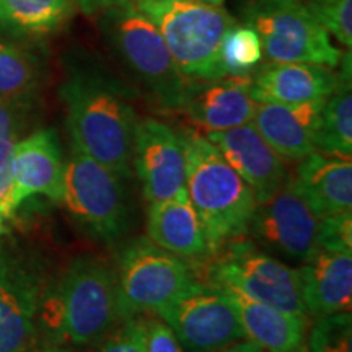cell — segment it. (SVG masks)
<instances>
[{"label":"cell","mask_w":352,"mask_h":352,"mask_svg":"<svg viewBox=\"0 0 352 352\" xmlns=\"http://www.w3.org/2000/svg\"><path fill=\"white\" fill-rule=\"evenodd\" d=\"M122 321L116 267L104 259L78 256L44 287L38 338L44 344H98Z\"/></svg>","instance_id":"obj_1"},{"label":"cell","mask_w":352,"mask_h":352,"mask_svg":"<svg viewBox=\"0 0 352 352\" xmlns=\"http://www.w3.org/2000/svg\"><path fill=\"white\" fill-rule=\"evenodd\" d=\"M60 98L72 144L122 179L129 178L138 118L124 90L100 74L77 72L60 87Z\"/></svg>","instance_id":"obj_2"},{"label":"cell","mask_w":352,"mask_h":352,"mask_svg":"<svg viewBox=\"0 0 352 352\" xmlns=\"http://www.w3.org/2000/svg\"><path fill=\"white\" fill-rule=\"evenodd\" d=\"M184 152V178L192 209L204 228L209 253L245 239L256 208L253 189L199 132H178Z\"/></svg>","instance_id":"obj_3"},{"label":"cell","mask_w":352,"mask_h":352,"mask_svg":"<svg viewBox=\"0 0 352 352\" xmlns=\"http://www.w3.org/2000/svg\"><path fill=\"white\" fill-rule=\"evenodd\" d=\"M135 7L157 26L186 80L227 77L222 43L235 20L223 8L195 0H138Z\"/></svg>","instance_id":"obj_4"},{"label":"cell","mask_w":352,"mask_h":352,"mask_svg":"<svg viewBox=\"0 0 352 352\" xmlns=\"http://www.w3.org/2000/svg\"><path fill=\"white\" fill-rule=\"evenodd\" d=\"M101 28L114 51L162 107L183 108L189 82L176 67L157 26L135 3L103 12Z\"/></svg>","instance_id":"obj_5"},{"label":"cell","mask_w":352,"mask_h":352,"mask_svg":"<svg viewBox=\"0 0 352 352\" xmlns=\"http://www.w3.org/2000/svg\"><path fill=\"white\" fill-rule=\"evenodd\" d=\"M245 19L261 39L272 63L314 64L338 67L342 52L331 43L307 0H254Z\"/></svg>","instance_id":"obj_6"},{"label":"cell","mask_w":352,"mask_h":352,"mask_svg":"<svg viewBox=\"0 0 352 352\" xmlns=\"http://www.w3.org/2000/svg\"><path fill=\"white\" fill-rule=\"evenodd\" d=\"M63 204L85 230L113 245L131 227L129 202L122 178L72 144L65 162Z\"/></svg>","instance_id":"obj_7"},{"label":"cell","mask_w":352,"mask_h":352,"mask_svg":"<svg viewBox=\"0 0 352 352\" xmlns=\"http://www.w3.org/2000/svg\"><path fill=\"white\" fill-rule=\"evenodd\" d=\"M220 250L223 253L210 264L209 285L235 290L297 318L308 320L297 270L270 253L258 252L253 243L243 239Z\"/></svg>","instance_id":"obj_8"},{"label":"cell","mask_w":352,"mask_h":352,"mask_svg":"<svg viewBox=\"0 0 352 352\" xmlns=\"http://www.w3.org/2000/svg\"><path fill=\"white\" fill-rule=\"evenodd\" d=\"M116 277L122 320L157 311L197 283L183 258L148 239L124 246L118 259Z\"/></svg>","instance_id":"obj_9"},{"label":"cell","mask_w":352,"mask_h":352,"mask_svg":"<svg viewBox=\"0 0 352 352\" xmlns=\"http://www.w3.org/2000/svg\"><path fill=\"white\" fill-rule=\"evenodd\" d=\"M178 338L184 352H212L246 340L227 294L196 283L155 311Z\"/></svg>","instance_id":"obj_10"},{"label":"cell","mask_w":352,"mask_h":352,"mask_svg":"<svg viewBox=\"0 0 352 352\" xmlns=\"http://www.w3.org/2000/svg\"><path fill=\"white\" fill-rule=\"evenodd\" d=\"M320 219L298 191L294 176L276 192L256 202L248 232L253 240L276 256L303 263L316 250Z\"/></svg>","instance_id":"obj_11"},{"label":"cell","mask_w":352,"mask_h":352,"mask_svg":"<svg viewBox=\"0 0 352 352\" xmlns=\"http://www.w3.org/2000/svg\"><path fill=\"white\" fill-rule=\"evenodd\" d=\"M43 267L26 254L0 250V352L39 346L38 310L46 287Z\"/></svg>","instance_id":"obj_12"},{"label":"cell","mask_w":352,"mask_h":352,"mask_svg":"<svg viewBox=\"0 0 352 352\" xmlns=\"http://www.w3.org/2000/svg\"><path fill=\"white\" fill-rule=\"evenodd\" d=\"M64 183L65 162L54 129L44 127L19 139L10 162V189L0 217H12L25 201L38 195L63 202Z\"/></svg>","instance_id":"obj_13"},{"label":"cell","mask_w":352,"mask_h":352,"mask_svg":"<svg viewBox=\"0 0 352 352\" xmlns=\"http://www.w3.org/2000/svg\"><path fill=\"white\" fill-rule=\"evenodd\" d=\"M132 165L145 201L188 196L183 144L178 132L170 126L152 118L138 121L132 142Z\"/></svg>","instance_id":"obj_14"},{"label":"cell","mask_w":352,"mask_h":352,"mask_svg":"<svg viewBox=\"0 0 352 352\" xmlns=\"http://www.w3.org/2000/svg\"><path fill=\"white\" fill-rule=\"evenodd\" d=\"M206 138L253 189L256 202L267 199L287 179L284 160L261 138L253 122L226 131L206 132Z\"/></svg>","instance_id":"obj_15"},{"label":"cell","mask_w":352,"mask_h":352,"mask_svg":"<svg viewBox=\"0 0 352 352\" xmlns=\"http://www.w3.org/2000/svg\"><path fill=\"white\" fill-rule=\"evenodd\" d=\"M250 87L252 76L192 82L182 109L206 132L232 129L253 120L258 101L250 94Z\"/></svg>","instance_id":"obj_16"},{"label":"cell","mask_w":352,"mask_h":352,"mask_svg":"<svg viewBox=\"0 0 352 352\" xmlns=\"http://www.w3.org/2000/svg\"><path fill=\"white\" fill-rule=\"evenodd\" d=\"M297 272L308 315L351 311L352 253L316 248Z\"/></svg>","instance_id":"obj_17"},{"label":"cell","mask_w":352,"mask_h":352,"mask_svg":"<svg viewBox=\"0 0 352 352\" xmlns=\"http://www.w3.org/2000/svg\"><path fill=\"white\" fill-rule=\"evenodd\" d=\"M324 100L302 104L258 103L253 126L280 158L302 160L315 152V132Z\"/></svg>","instance_id":"obj_18"},{"label":"cell","mask_w":352,"mask_h":352,"mask_svg":"<svg viewBox=\"0 0 352 352\" xmlns=\"http://www.w3.org/2000/svg\"><path fill=\"white\" fill-rule=\"evenodd\" d=\"M338 82L340 76L323 65L271 63L252 76L250 94L258 103L302 104L328 98Z\"/></svg>","instance_id":"obj_19"},{"label":"cell","mask_w":352,"mask_h":352,"mask_svg":"<svg viewBox=\"0 0 352 352\" xmlns=\"http://www.w3.org/2000/svg\"><path fill=\"white\" fill-rule=\"evenodd\" d=\"M296 184L318 219L352 210V162L311 152L297 166Z\"/></svg>","instance_id":"obj_20"},{"label":"cell","mask_w":352,"mask_h":352,"mask_svg":"<svg viewBox=\"0 0 352 352\" xmlns=\"http://www.w3.org/2000/svg\"><path fill=\"white\" fill-rule=\"evenodd\" d=\"M223 292L239 316L246 340L258 344L264 352H300L308 320L297 318L235 290Z\"/></svg>","instance_id":"obj_21"},{"label":"cell","mask_w":352,"mask_h":352,"mask_svg":"<svg viewBox=\"0 0 352 352\" xmlns=\"http://www.w3.org/2000/svg\"><path fill=\"white\" fill-rule=\"evenodd\" d=\"M147 235L152 243L179 258H199L209 253L204 228L188 196L151 202Z\"/></svg>","instance_id":"obj_22"},{"label":"cell","mask_w":352,"mask_h":352,"mask_svg":"<svg viewBox=\"0 0 352 352\" xmlns=\"http://www.w3.org/2000/svg\"><path fill=\"white\" fill-rule=\"evenodd\" d=\"M74 12V0H0V32L46 36L63 28Z\"/></svg>","instance_id":"obj_23"},{"label":"cell","mask_w":352,"mask_h":352,"mask_svg":"<svg viewBox=\"0 0 352 352\" xmlns=\"http://www.w3.org/2000/svg\"><path fill=\"white\" fill-rule=\"evenodd\" d=\"M315 148L336 158H351L352 153V94L351 78L340 76L333 94L324 100L315 132Z\"/></svg>","instance_id":"obj_24"},{"label":"cell","mask_w":352,"mask_h":352,"mask_svg":"<svg viewBox=\"0 0 352 352\" xmlns=\"http://www.w3.org/2000/svg\"><path fill=\"white\" fill-rule=\"evenodd\" d=\"M41 83V65L32 52L0 38V103L25 107Z\"/></svg>","instance_id":"obj_25"},{"label":"cell","mask_w":352,"mask_h":352,"mask_svg":"<svg viewBox=\"0 0 352 352\" xmlns=\"http://www.w3.org/2000/svg\"><path fill=\"white\" fill-rule=\"evenodd\" d=\"M263 46L258 33L250 26L233 25L222 43V63L228 77H248L261 60Z\"/></svg>","instance_id":"obj_26"},{"label":"cell","mask_w":352,"mask_h":352,"mask_svg":"<svg viewBox=\"0 0 352 352\" xmlns=\"http://www.w3.org/2000/svg\"><path fill=\"white\" fill-rule=\"evenodd\" d=\"M310 352H352L351 311L316 316L308 334Z\"/></svg>","instance_id":"obj_27"},{"label":"cell","mask_w":352,"mask_h":352,"mask_svg":"<svg viewBox=\"0 0 352 352\" xmlns=\"http://www.w3.org/2000/svg\"><path fill=\"white\" fill-rule=\"evenodd\" d=\"M307 3L324 30L351 50L352 0H307Z\"/></svg>","instance_id":"obj_28"},{"label":"cell","mask_w":352,"mask_h":352,"mask_svg":"<svg viewBox=\"0 0 352 352\" xmlns=\"http://www.w3.org/2000/svg\"><path fill=\"white\" fill-rule=\"evenodd\" d=\"M19 107L0 103V209L10 189V162L15 144L19 142Z\"/></svg>","instance_id":"obj_29"},{"label":"cell","mask_w":352,"mask_h":352,"mask_svg":"<svg viewBox=\"0 0 352 352\" xmlns=\"http://www.w3.org/2000/svg\"><path fill=\"white\" fill-rule=\"evenodd\" d=\"M95 352H145V318L122 320L98 342Z\"/></svg>","instance_id":"obj_30"},{"label":"cell","mask_w":352,"mask_h":352,"mask_svg":"<svg viewBox=\"0 0 352 352\" xmlns=\"http://www.w3.org/2000/svg\"><path fill=\"white\" fill-rule=\"evenodd\" d=\"M316 248L352 253V212L334 214L320 219Z\"/></svg>","instance_id":"obj_31"},{"label":"cell","mask_w":352,"mask_h":352,"mask_svg":"<svg viewBox=\"0 0 352 352\" xmlns=\"http://www.w3.org/2000/svg\"><path fill=\"white\" fill-rule=\"evenodd\" d=\"M145 352H184L178 338L162 318H145Z\"/></svg>","instance_id":"obj_32"},{"label":"cell","mask_w":352,"mask_h":352,"mask_svg":"<svg viewBox=\"0 0 352 352\" xmlns=\"http://www.w3.org/2000/svg\"><path fill=\"white\" fill-rule=\"evenodd\" d=\"M138 0H74L76 7L80 8L87 15H95V13H103L111 8H118L127 3H135Z\"/></svg>","instance_id":"obj_33"},{"label":"cell","mask_w":352,"mask_h":352,"mask_svg":"<svg viewBox=\"0 0 352 352\" xmlns=\"http://www.w3.org/2000/svg\"><path fill=\"white\" fill-rule=\"evenodd\" d=\"M212 352H264L261 347L254 342L248 341V340H241V341H235L232 344H227L220 349H215Z\"/></svg>","instance_id":"obj_34"},{"label":"cell","mask_w":352,"mask_h":352,"mask_svg":"<svg viewBox=\"0 0 352 352\" xmlns=\"http://www.w3.org/2000/svg\"><path fill=\"white\" fill-rule=\"evenodd\" d=\"M32 352H74L70 347L63 344H44L34 347Z\"/></svg>","instance_id":"obj_35"},{"label":"cell","mask_w":352,"mask_h":352,"mask_svg":"<svg viewBox=\"0 0 352 352\" xmlns=\"http://www.w3.org/2000/svg\"><path fill=\"white\" fill-rule=\"evenodd\" d=\"M195 2L206 3V6H214V7H220V6H222V2H223V0H195Z\"/></svg>","instance_id":"obj_36"},{"label":"cell","mask_w":352,"mask_h":352,"mask_svg":"<svg viewBox=\"0 0 352 352\" xmlns=\"http://www.w3.org/2000/svg\"><path fill=\"white\" fill-rule=\"evenodd\" d=\"M2 233H3V219L0 217V236H2Z\"/></svg>","instance_id":"obj_37"}]
</instances>
